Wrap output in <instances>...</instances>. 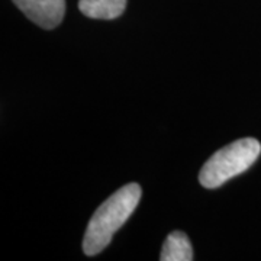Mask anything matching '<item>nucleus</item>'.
<instances>
[{
  "label": "nucleus",
  "instance_id": "nucleus-3",
  "mask_svg": "<svg viewBox=\"0 0 261 261\" xmlns=\"http://www.w3.org/2000/svg\"><path fill=\"white\" fill-rule=\"evenodd\" d=\"M25 16L44 29L61 23L65 15V0H13Z\"/></svg>",
  "mask_w": 261,
  "mask_h": 261
},
{
  "label": "nucleus",
  "instance_id": "nucleus-5",
  "mask_svg": "<svg viewBox=\"0 0 261 261\" xmlns=\"http://www.w3.org/2000/svg\"><path fill=\"white\" fill-rule=\"evenodd\" d=\"M195 258L192 243L186 233L174 231L167 237L163 245L160 260L161 261H192Z\"/></svg>",
  "mask_w": 261,
  "mask_h": 261
},
{
  "label": "nucleus",
  "instance_id": "nucleus-1",
  "mask_svg": "<svg viewBox=\"0 0 261 261\" xmlns=\"http://www.w3.org/2000/svg\"><path fill=\"white\" fill-rule=\"evenodd\" d=\"M141 193L140 185L129 183L116 190L96 209L84 233L86 255H96L111 244L115 232L129 219L140 203Z\"/></svg>",
  "mask_w": 261,
  "mask_h": 261
},
{
  "label": "nucleus",
  "instance_id": "nucleus-4",
  "mask_svg": "<svg viewBox=\"0 0 261 261\" xmlns=\"http://www.w3.org/2000/svg\"><path fill=\"white\" fill-rule=\"evenodd\" d=\"M126 0H79V9L87 18L111 20L123 13Z\"/></svg>",
  "mask_w": 261,
  "mask_h": 261
},
{
  "label": "nucleus",
  "instance_id": "nucleus-2",
  "mask_svg": "<svg viewBox=\"0 0 261 261\" xmlns=\"http://www.w3.org/2000/svg\"><path fill=\"white\" fill-rule=\"evenodd\" d=\"M261 144L255 138H241L216 151L199 173V181L206 189L221 187L228 180L247 171L260 157Z\"/></svg>",
  "mask_w": 261,
  "mask_h": 261
}]
</instances>
